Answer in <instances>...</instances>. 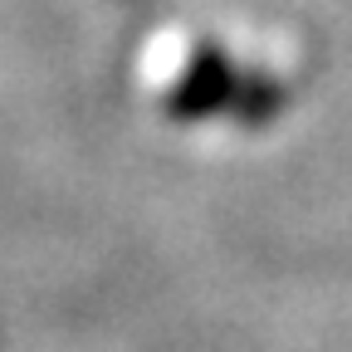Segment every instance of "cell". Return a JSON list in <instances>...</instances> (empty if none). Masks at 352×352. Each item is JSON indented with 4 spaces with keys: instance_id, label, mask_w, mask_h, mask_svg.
Listing matches in <instances>:
<instances>
[{
    "instance_id": "7a4b0ae2",
    "label": "cell",
    "mask_w": 352,
    "mask_h": 352,
    "mask_svg": "<svg viewBox=\"0 0 352 352\" xmlns=\"http://www.w3.org/2000/svg\"><path fill=\"white\" fill-rule=\"evenodd\" d=\"M279 83L274 78H264V74H245V83H240V94H235V108L230 113H240L245 122H264V118H274V108H279Z\"/></svg>"
},
{
    "instance_id": "6da1fadb",
    "label": "cell",
    "mask_w": 352,
    "mask_h": 352,
    "mask_svg": "<svg viewBox=\"0 0 352 352\" xmlns=\"http://www.w3.org/2000/svg\"><path fill=\"white\" fill-rule=\"evenodd\" d=\"M240 83H245V74H240L226 54H220L215 44H206V50H196V54L186 59V69H182V78H176L166 108L182 118V122L226 113V108H235Z\"/></svg>"
}]
</instances>
